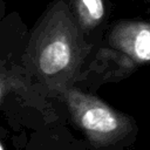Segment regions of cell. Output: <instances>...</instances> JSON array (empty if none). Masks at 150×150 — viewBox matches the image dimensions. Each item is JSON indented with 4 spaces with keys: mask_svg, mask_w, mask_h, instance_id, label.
<instances>
[{
    "mask_svg": "<svg viewBox=\"0 0 150 150\" xmlns=\"http://www.w3.org/2000/svg\"><path fill=\"white\" fill-rule=\"evenodd\" d=\"M90 49L66 0H53L27 33L22 68L52 90L62 91L70 87Z\"/></svg>",
    "mask_w": 150,
    "mask_h": 150,
    "instance_id": "obj_1",
    "label": "cell"
},
{
    "mask_svg": "<svg viewBox=\"0 0 150 150\" xmlns=\"http://www.w3.org/2000/svg\"><path fill=\"white\" fill-rule=\"evenodd\" d=\"M2 12H4V0H0V20L2 19Z\"/></svg>",
    "mask_w": 150,
    "mask_h": 150,
    "instance_id": "obj_6",
    "label": "cell"
},
{
    "mask_svg": "<svg viewBox=\"0 0 150 150\" xmlns=\"http://www.w3.org/2000/svg\"><path fill=\"white\" fill-rule=\"evenodd\" d=\"M66 2L86 39L105 25L111 9L110 0H66Z\"/></svg>",
    "mask_w": 150,
    "mask_h": 150,
    "instance_id": "obj_4",
    "label": "cell"
},
{
    "mask_svg": "<svg viewBox=\"0 0 150 150\" xmlns=\"http://www.w3.org/2000/svg\"><path fill=\"white\" fill-rule=\"evenodd\" d=\"M0 150H7V149L5 148V145L2 144V142H1V141H0Z\"/></svg>",
    "mask_w": 150,
    "mask_h": 150,
    "instance_id": "obj_8",
    "label": "cell"
},
{
    "mask_svg": "<svg viewBox=\"0 0 150 150\" xmlns=\"http://www.w3.org/2000/svg\"><path fill=\"white\" fill-rule=\"evenodd\" d=\"M61 93L74 124L95 149L118 143L135 128L132 117L114 109L94 95L74 87H68Z\"/></svg>",
    "mask_w": 150,
    "mask_h": 150,
    "instance_id": "obj_2",
    "label": "cell"
},
{
    "mask_svg": "<svg viewBox=\"0 0 150 150\" xmlns=\"http://www.w3.org/2000/svg\"><path fill=\"white\" fill-rule=\"evenodd\" d=\"M20 80L15 74L9 73V68L6 66V61L0 57V103L5 98V96L12 91L15 88V84H18Z\"/></svg>",
    "mask_w": 150,
    "mask_h": 150,
    "instance_id": "obj_5",
    "label": "cell"
},
{
    "mask_svg": "<svg viewBox=\"0 0 150 150\" xmlns=\"http://www.w3.org/2000/svg\"><path fill=\"white\" fill-rule=\"evenodd\" d=\"M134 1H141V2L146 4V5H149V6H150V0H134Z\"/></svg>",
    "mask_w": 150,
    "mask_h": 150,
    "instance_id": "obj_7",
    "label": "cell"
},
{
    "mask_svg": "<svg viewBox=\"0 0 150 150\" xmlns=\"http://www.w3.org/2000/svg\"><path fill=\"white\" fill-rule=\"evenodd\" d=\"M107 47L130 60L136 67L150 62V21L120 19L105 34Z\"/></svg>",
    "mask_w": 150,
    "mask_h": 150,
    "instance_id": "obj_3",
    "label": "cell"
}]
</instances>
